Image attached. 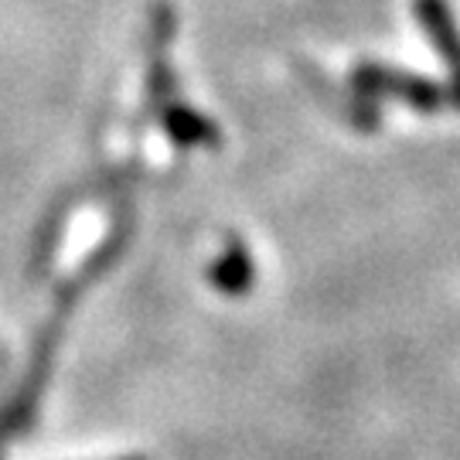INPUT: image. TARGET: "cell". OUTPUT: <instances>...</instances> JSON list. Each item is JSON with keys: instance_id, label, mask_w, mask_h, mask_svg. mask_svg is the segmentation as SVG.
Wrapping results in <instances>:
<instances>
[{"instance_id": "obj_4", "label": "cell", "mask_w": 460, "mask_h": 460, "mask_svg": "<svg viewBox=\"0 0 460 460\" xmlns=\"http://www.w3.org/2000/svg\"><path fill=\"white\" fill-rule=\"evenodd\" d=\"M208 279L218 287V294L226 296H243L252 287L256 279V270H252V260H249L246 246L239 239H232L229 246L215 256L212 270H208Z\"/></svg>"}, {"instance_id": "obj_1", "label": "cell", "mask_w": 460, "mask_h": 460, "mask_svg": "<svg viewBox=\"0 0 460 460\" xmlns=\"http://www.w3.org/2000/svg\"><path fill=\"white\" fill-rule=\"evenodd\" d=\"M355 89L362 96H399L402 102H410V106L423 110V113L440 110V102H444V93H440L437 83L420 79L412 72H395V68L385 66H358Z\"/></svg>"}, {"instance_id": "obj_5", "label": "cell", "mask_w": 460, "mask_h": 460, "mask_svg": "<svg viewBox=\"0 0 460 460\" xmlns=\"http://www.w3.org/2000/svg\"><path fill=\"white\" fill-rule=\"evenodd\" d=\"M130 460H144V457H130Z\"/></svg>"}, {"instance_id": "obj_3", "label": "cell", "mask_w": 460, "mask_h": 460, "mask_svg": "<svg viewBox=\"0 0 460 460\" xmlns=\"http://www.w3.org/2000/svg\"><path fill=\"white\" fill-rule=\"evenodd\" d=\"M157 110H161V123H164L167 137L174 144H181V147H205V144L218 140L212 119H205L191 106H184L181 99H167Z\"/></svg>"}, {"instance_id": "obj_2", "label": "cell", "mask_w": 460, "mask_h": 460, "mask_svg": "<svg viewBox=\"0 0 460 460\" xmlns=\"http://www.w3.org/2000/svg\"><path fill=\"white\" fill-rule=\"evenodd\" d=\"M412 11L420 28L433 38V45L440 51V58L447 62L450 72V102L460 106V28L454 14H450V4L447 0H412Z\"/></svg>"}]
</instances>
